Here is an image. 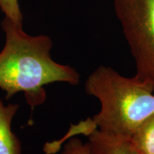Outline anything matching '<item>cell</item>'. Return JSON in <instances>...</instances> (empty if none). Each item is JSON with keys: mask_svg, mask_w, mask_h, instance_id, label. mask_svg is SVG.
Instances as JSON below:
<instances>
[{"mask_svg": "<svg viewBox=\"0 0 154 154\" xmlns=\"http://www.w3.org/2000/svg\"><path fill=\"white\" fill-rule=\"evenodd\" d=\"M134 58L135 76L154 86V0H112Z\"/></svg>", "mask_w": 154, "mask_h": 154, "instance_id": "3", "label": "cell"}, {"mask_svg": "<svg viewBox=\"0 0 154 154\" xmlns=\"http://www.w3.org/2000/svg\"><path fill=\"white\" fill-rule=\"evenodd\" d=\"M0 9L5 17L17 26L23 27V14L18 0H0Z\"/></svg>", "mask_w": 154, "mask_h": 154, "instance_id": "7", "label": "cell"}, {"mask_svg": "<svg viewBox=\"0 0 154 154\" xmlns=\"http://www.w3.org/2000/svg\"><path fill=\"white\" fill-rule=\"evenodd\" d=\"M90 154H138L130 138L96 128L88 136Z\"/></svg>", "mask_w": 154, "mask_h": 154, "instance_id": "4", "label": "cell"}, {"mask_svg": "<svg viewBox=\"0 0 154 154\" xmlns=\"http://www.w3.org/2000/svg\"><path fill=\"white\" fill-rule=\"evenodd\" d=\"M2 29L5 42L0 51V88L6 93V100L22 92L34 109L45 101L44 87L47 84H79L81 76L76 69L52 59L49 36L29 35L7 17L2 22Z\"/></svg>", "mask_w": 154, "mask_h": 154, "instance_id": "1", "label": "cell"}, {"mask_svg": "<svg viewBox=\"0 0 154 154\" xmlns=\"http://www.w3.org/2000/svg\"><path fill=\"white\" fill-rule=\"evenodd\" d=\"M84 88L100 102L99 112L91 119L102 131L131 138L154 113V86L136 76H124L101 65L88 76Z\"/></svg>", "mask_w": 154, "mask_h": 154, "instance_id": "2", "label": "cell"}, {"mask_svg": "<svg viewBox=\"0 0 154 154\" xmlns=\"http://www.w3.org/2000/svg\"><path fill=\"white\" fill-rule=\"evenodd\" d=\"M19 109L18 103L5 105L0 96V154H22L20 140L11 130V123Z\"/></svg>", "mask_w": 154, "mask_h": 154, "instance_id": "5", "label": "cell"}, {"mask_svg": "<svg viewBox=\"0 0 154 154\" xmlns=\"http://www.w3.org/2000/svg\"><path fill=\"white\" fill-rule=\"evenodd\" d=\"M64 143L61 154H90L88 143H83L79 138L74 136Z\"/></svg>", "mask_w": 154, "mask_h": 154, "instance_id": "8", "label": "cell"}, {"mask_svg": "<svg viewBox=\"0 0 154 154\" xmlns=\"http://www.w3.org/2000/svg\"><path fill=\"white\" fill-rule=\"evenodd\" d=\"M131 141L138 154H154V113L138 126Z\"/></svg>", "mask_w": 154, "mask_h": 154, "instance_id": "6", "label": "cell"}]
</instances>
